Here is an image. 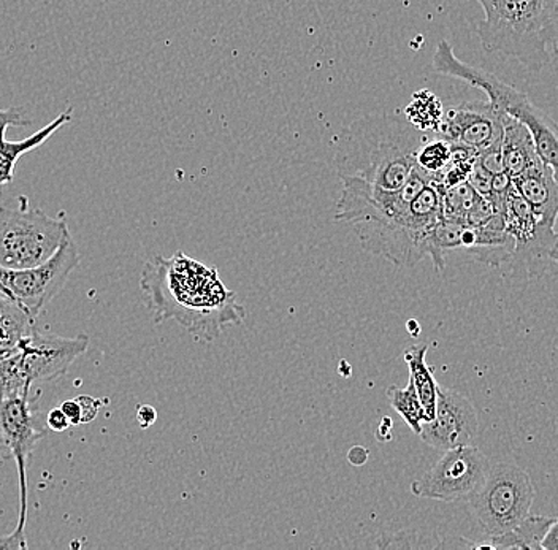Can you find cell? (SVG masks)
Masks as SVG:
<instances>
[{
    "instance_id": "cell-1",
    "label": "cell",
    "mask_w": 558,
    "mask_h": 550,
    "mask_svg": "<svg viewBox=\"0 0 558 550\" xmlns=\"http://www.w3.org/2000/svg\"><path fill=\"white\" fill-rule=\"evenodd\" d=\"M140 283L157 323L174 319L197 340H215L227 323L243 322V306L236 305L218 271L183 253L146 262Z\"/></svg>"
},
{
    "instance_id": "cell-2",
    "label": "cell",
    "mask_w": 558,
    "mask_h": 550,
    "mask_svg": "<svg viewBox=\"0 0 558 550\" xmlns=\"http://www.w3.org/2000/svg\"><path fill=\"white\" fill-rule=\"evenodd\" d=\"M427 132L407 118L372 114L344 127L335 138L333 163L343 181H352L368 193L401 190L417 167V152Z\"/></svg>"
},
{
    "instance_id": "cell-3",
    "label": "cell",
    "mask_w": 558,
    "mask_h": 550,
    "mask_svg": "<svg viewBox=\"0 0 558 550\" xmlns=\"http://www.w3.org/2000/svg\"><path fill=\"white\" fill-rule=\"evenodd\" d=\"M486 19L476 26L487 53L518 59L541 72L557 58L558 0H477Z\"/></svg>"
},
{
    "instance_id": "cell-4",
    "label": "cell",
    "mask_w": 558,
    "mask_h": 550,
    "mask_svg": "<svg viewBox=\"0 0 558 550\" xmlns=\"http://www.w3.org/2000/svg\"><path fill=\"white\" fill-rule=\"evenodd\" d=\"M432 65H434V71L441 73V75L462 80L473 88L484 90L488 97L487 102L492 107L525 125L532 134L533 142H535L539 159L558 172L556 127L550 124L549 118L539 108L533 106L532 100L529 99L525 93L508 85L494 73L471 68V65L460 61L453 53V48L448 40L439 41Z\"/></svg>"
},
{
    "instance_id": "cell-5",
    "label": "cell",
    "mask_w": 558,
    "mask_h": 550,
    "mask_svg": "<svg viewBox=\"0 0 558 550\" xmlns=\"http://www.w3.org/2000/svg\"><path fill=\"white\" fill-rule=\"evenodd\" d=\"M441 218V190L430 183L411 201L403 218L357 222L354 229L368 253L381 256L397 267H414L427 257L428 235Z\"/></svg>"
},
{
    "instance_id": "cell-6",
    "label": "cell",
    "mask_w": 558,
    "mask_h": 550,
    "mask_svg": "<svg viewBox=\"0 0 558 550\" xmlns=\"http://www.w3.org/2000/svg\"><path fill=\"white\" fill-rule=\"evenodd\" d=\"M87 346V335L65 338L34 330L23 338L15 354L0 360V399L61 378Z\"/></svg>"
},
{
    "instance_id": "cell-7",
    "label": "cell",
    "mask_w": 558,
    "mask_h": 550,
    "mask_svg": "<svg viewBox=\"0 0 558 550\" xmlns=\"http://www.w3.org/2000/svg\"><path fill=\"white\" fill-rule=\"evenodd\" d=\"M17 207H0V267L23 270L47 262L68 235V222L33 208L26 197Z\"/></svg>"
},
{
    "instance_id": "cell-8",
    "label": "cell",
    "mask_w": 558,
    "mask_h": 550,
    "mask_svg": "<svg viewBox=\"0 0 558 550\" xmlns=\"http://www.w3.org/2000/svg\"><path fill=\"white\" fill-rule=\"evenodd\" d=\"M535 484L529 473L515 465L497 463L469 501L477 525L487 538L514 528L530 513Z\"/></svg>"
},
{
    "instance_id": "cell-9",
    "label": "cell",
    "mask_w": 558,
    "mask_h": 550,
    "mask_svg": "<svg viewBox=\"0 0 558 550\" xmlns=\"http://www.w3.org/2000/svg\"><path fill=\"white\" fill-rule=\"evenodd\" d=\"M78 264V248L69 232L47 262L23 270L0 267V294L35 320L62 291Z\"/></svg>"
},
{
    "instance_id": "cell-10",
    "label": "cell",
    "mask_w": 558,
    "mask_h": 550,
    "mask_svg": "<svg viewBox=\"0 0 558 550\" xmlns=\"http://www.w3.org/2000/svg\"><path fill=\"white\" fill-rule=\"evenodd\" d=\"M506 232L514 239L511 271L518 277L539 278L550 264L557 262L556 225L541 221L514 186L509 190L504 207Z\"/></svg>"
},
{
    "instance_id": "cell-11",
    "label": "cell",
    "mask_w": 558,
    "mask_h": 550,
    "mask_svg": "<svg viewBox=\"0 0 558 550\" xmlns=\"http://www.w3.org/2000/svg\"><path fill=\"white\" fill-rule=\"evenodd\" d=\"M44 438L45 430L38 424L37 396H33V389L0 399V454L16 463L21 503L16 530L23 533H26L27 522L26 466L35 445Z\"/></svg>"
},
{
    "instance_id": "cell-12",
    "label": "cell",
    "mask_w": 558,
    "mask_h": 550,
    "mask_svg": "<svg viewBox=\"0 0 558 550\" xmlns=\"http://www.w3.org/2000/svg\"><path fill=\"white\" fill-rule=\"evenodd\" d=\"M490 465L487 455L476 445L449 449L421 479L411 484V492L446 503L470 501L483 486Z\"/></svg>"
},
{
    "instance_id": "cell-13",
    "label": "cell",
    "mask_w": 558,
    "mask_h": 550,
    "mask_svg": "<svg viewBox=\"0 0 558 550\" xmlns=\"http://www.w3.org/2000/svg\"><path fill=\"white\" fill-rule=\"evenodd\" d=\"M476 408L462 393L436 386L435 417L422 423L417 437L438 452L473 444L477 437Z\"/></svg>"
},
{
    "instance_id": "cell-14",
    "label": "cell",
    "mask_w": 558,
    "mask_h": 550,
    "mask_svg": "<svg viewBox=\"0 0 558 550\" xmlns=\"http://www.w3.org/2000/svg\"><path fill=\"white\" fill-rule=\"evenodd\" d=\"M504 113L490 103L465 102L451 108L439 121L436 135L476 155L504 137Z\"/></svg>"
},
{
    "instance_id": "cell-15",
    "label": "cell",
    "mask_w": 558,
    "mask_h": 550,
    "mask_svg": "<svg viewBox=\"0 0 558 550\" xmlns=\"http://www.w3.org/2000/svg\"><path fill=\"white\" fill-rule=\"evenodd\" d=\"M72 118L73 108L69 107L54 121L41 127L40 131L35 132L31 137L20 142H12L7 140L5 137L9 127H27L31 121L24 120L20 108L10 107L5 108V110L0 108V186L12 183L13 178H15L17 160L50 140L56 132L61 131L65 124L72 121Z\"/></svg>"
},
{
    "instance_id": "cell-16",
    "label": "cell",
    "mask_w": 558,
    "mask_h": 550,
    "mask_svg": "<svg viewBox=\"0 0 558 550\" xmlns=\"http://www.w3.org/2000/svg\"><path fill=\"white\" fill-rule=\"evenodd\" d=\"M460 250H465L476 262L500 267L509 262L514 250V239L506 232L504 213H495L483 225H463Z\"/></svg>"
},
{
    "instance_id": "cell-17",
    "label": "cell",
    "mask_w": 558,
    "mask_h": 550,
    "mask_svg": "<svg viewBox=\"0 0 558 550\" xmlns=\"http://www.w3.org/2000/svg\"><path fill=\"white\" fill-rule=\"evenodd\" d=\"M512 186L541 221L556 225L558 216L557 172L543 160L512 178Z\"/></svg>"
},
{
    "instance_id": "cell-18",
    "label": "cell",
    "mask_w": 558,
    "mask_h": 550,
    "mask_svg": "<svg viewBox=\"0 0 558 550\" xmlns=\"http://www.w3.org/2000/svg\"><path fill=\"white\" fill-rule=\"evenodd\" d=\"M501 158L505 172L515 178L541 162L535 142L529 129L514 118L504 117V137H501Z\"/></svg>"
},
{
    "instance_id": "cell-19",
    "label": "cell",
    "mask_w": 558,
    "mask_h": 550,
    "mask_svg": "<svg viewBox=\"0 0 558 550\" xmlns=\"http://www.w3.org/2000/svg\"><path fill=\"white\" fill-rule=\"evenodd\" d=\"M556 517L526 514L514 528L487 538L488 542L473 546L474 549L541 550V539L549 530Z\"/></svg>"
},
{
    "instance_id": "cell-20",
    "label": "cell",
    "mask_w": 558,
    "mask_h": 550,
    "mask_svg": "<svg viewBox=\"0 0 558 550\" xmlns=\"http://www.w3.org/2000/svg\"><path fill=\"white\" fill-rule=\"evenodd\" d=\"M428 353L427 344H414L404 351L403 357L410 368V379L416 389L418 402L424 408L425 417L432 420L435 417L436 386L434 370L427 365L425 355ZM425 420V423H427Z\"/></svg>"
},
{
    "instance_id": "cell-21",
    "label": "cell",
    "mask_w": 558,
    "mask_h": 550,
    "mask_svg": "<svg viewBox=\"0 0 558 550\" xmlns=\"http://www.w3.org/2000/svg\"><path fill=\"white\" fill-rule=\"evenodd\" d=\"M35 330V320L0 294V360L16 353L23 338Z\"/></svg>"
},
{
    "instance_id": "cell-22",
    "label": "cell",
    "mask_w": 558,
    "mask_h": 550,
    "mask_svg": "<svg viewBox=\"0 0 558 550\" xmlns=\"http://www.w3.org/2000/svg\"><path fill=\"white\" fill-rule=\"evenodd\" d=\"M439 190H441L442 219L459 222V224H466L471 211L484 198L466 181L449 187H439Z\"/></svg>"
},
{
    "instance_id": "cell-23",
    "label": "cell",
    "mask_w": 558,
    "mask_h": 550,
    "mask_svg": "<svg viewBox=\"0 0 558 550\" xmlns=\"http://www.w3.org/2000/svg\"><path fill=\"white\" fill-rule=\"evenodd\" d=\"M386 395L390 406L400 414L401 419L410 426L411 430L418 435L422 423H425L427 417H425L424 408H422L421 402H418L413 381L410 379L404 389L390 386V388L387 389Z\"/></svg>"
},
{
    "instance_id": "cell-24",
    "label": "cell",
    "mask_w": 558,
    "mask_h": 550,
    "mask_svg": "<svg viewBox=\"0 0 558 550\" xmlns=\"http://www.w3.org/2000/svg\"><path fill=\"white\" fill-rule=\"evenodd\" d=\"M449 159H451V143L441 137L425 142L417 152V166L432 178L445 169Z\"/></svg>"
},
{
    "instance_id": "cell-25",
    "label": "cell",
    "mask_w": 558,
    "mask_h": 550,
    "mask_svg": "<svg viewBox=\"0 0 558 550\" xmlns=\"http://www.w3.org/2000/svg\"><path fill=\"white\" fill-rule=\"evenodd\" d=\"M474 160L480 163L481 167L490 172L492 175H498V173H505L504 158H501V142L495 143V145L488 146L483 151L474 155Z\"/></svg>"
},
{
    "instance_id": "cell-26",
    "label": "cell",
    "mask_w": 558,
    "mask_h": 550,
    "mask_svg": "<svg viewBox=\"0 0 558 550\" xmlns=\"http://www.w3.org/2000/svg\"><path fill=\"white\" fill-rule=\"evenodd\" d=\"M492 180H494V175L487 172L484 167H481L476 160H473L466 183H469L480 196L488 197L492 191Z\"/></svg>"
},
{
    "instance_id": "cell-27",
    "label": "cell",
    "mask_w": 558,
    "mask_h": 550,
    "mask_svg": "<svg viewBox=\"0 0 558 550\" xmlns=\"http://www.w3.org/2000/svg\"><path fill=\"white\" fill-rule=\"evenodd\" d=\"M76 402L80 403V408H82V424H89L90 420L96 419L100 405H102V402L89 395L76 396Z\"/></svg>"
},
{
    "instance_id": "cell-28",
    "label": "cell",
    "mask_w": 558,
    "mask_h": 550,
    "mask_svg": "<svg viewBox=\"0 0 558 550\" xmlns=\"http://www.w3.org/2000/svg\"><path fill=\"white\" fill-rule=\"evenodd\" d=\"M29 548L26 541V533L13 530L9 535L0 536V549L26 550Z\"/></svg>"
},
{
    "instance_id": "cell-29",
    "label": "cell",
    "mask_w": 558,
    "mask_h": 550,
    "mask_svg": "<svg viewBox=\"0 0 558 550\" xmlns=\"http://www.w3.org/2000/svg\"><path fill=\"white\" fill-rule=\"evenodd\" d=\"M47 426L50 427L52 431H58V433L68 430L70 423L64 411L61 408L51 410L47 416Z\"/></svg>"
},
{
    "instance_id": "cell-30",
    "label": "cell",
    "mask_w": 558,
    "mask_h": 550,
    "mask_svg": "<svg viewBox=\"0 0 558 550\" xmlns=\"http://www.w3.org/2000/svg\"><path fill=\"white\" fill-rule=\"evenodd\" d=\"M62 411H64L65 416H68L70 426H82V408H80V403L75 400H68V402L62 403L59 406Z\"/></svg>"
},
{
    "instance_id": "cell-31",
    "label": "cell",
    "mask_w": 558,
    "mask_h": 550,
    "mask_svg": "<svg viewBox=\"0 0 558 550\" xmlns=\"http://www.w3.org/2000/svg\"><path fill=\"white\" fill-rule=\"evenodd\" d=\"M541 550H558V522L550 525L549 530L541 539Z\"/></svg>"
},
{
    "instance_id": "cell-32",
    "label": "cell",
    "mask_w": 558,
    "mask_h": 550,
    "mask_svg": "<svg viewBox=\"0 0 558 550\" xmlns=\"http://www.w3.org/2000/svg\"><path fill=\"white\" fill-rule=\"evenodd\" d=\"M156 419H157V413H156V410L153 408V406H148V405L138 406L137 420H138L140 426H142L143 428L151 427L153 424L156 423Z\"/></svg>"
},
{
    "instance_id": "cell-33",
    "label": "cell",
    "mask_w": 558,
    "mask_h": 550,
    "mask_svg": "<svg viewBox=\"0 0 558 550\" xmlns=\"http://www.w3.org/2000/svg\"><path fill=\"white\" fill-rule=\"evenodd\" d=\"M348 459L352 465H364L366 459H368V451H366L365 448H362V445H357V448H352L351 451H349Z\"/></svg>"
},
{
    "instance_id": "cell-34",
    "label": "cell",
    "mask_w": 558,
    "mask_h": 550,
    "mask_svg": "<svg viewBox=\"0 0 558 550\" xmlns=\"http://www.w3.org/2000/svg\"><path fill=\"white\" fill-rule=\"evenodd\" d=\"M378 440L379 441H389L390 440V419L389 417H384V424L378 428Z\"/></svg>"
},
{
    "instance_id": "cell-35",
    "label": "cell",
    "mask_w": 558,
    "mask_h": 550,
    "mask_svg": "<svg viewBox=\"0 0 558 550\" xmlns=\"http://www.w3.org/2000/svg\"><path fill=\"white\" fill-rule=\"evenodd\" d=\"M408 330H410L411 335L416 337L421 332V327L417 326L416 320H410L408 322Z\"/></svg>"
}]
</instances>
